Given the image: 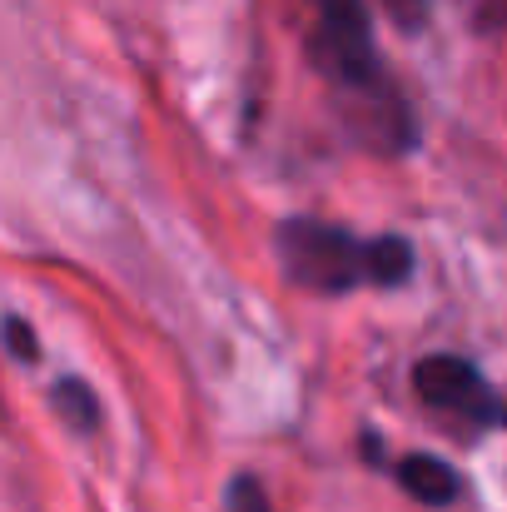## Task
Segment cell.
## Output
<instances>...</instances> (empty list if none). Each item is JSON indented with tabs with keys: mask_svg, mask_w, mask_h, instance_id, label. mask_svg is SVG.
<instances>
[{
	"mask_svg": "<svg viewBox=\"0 0 507 512\" xmlns=\"http://www.w3.org/2000/svg\"><path fill=\"white\" fill-rule=\"evenodd\" d=\"M309 5H314L309 65L334 100L343 135L378 160H408L423 145V120L378 55L368 5L363 0H309Z\"/></svg>",
	"mask_w": 507,
	"mask_h": 512,
	"instance_id": "6da1fadb",
	"label": "cell"
},
{
	"mask_svg": "<svg viewBox=\"0 0 507 512\" xmlns=\"http://www.w3.org/2000/svg\"><path fill=\"white\" fill-rule=\"evenodd\" d=\"M274 254L284 279L319 299H348L358 289H403L418 274V249L408 234H353L309 214H289L274 229Z\"/></svg>",
	"mask_w": 507,
	"mask_h": 512,
	"instance_id": "7a4b0ae2",
	"label": "cell"
},
{
	"mask_svg": "<svg viewBox=\"0 0 507 512\" xmlns=\"http://www.w3.org/2000/svg\"><path fill=\"white\" fill-rule=\"evenodd\" d=\"M413 393L443 418L453 438H493L503 428V398L463 353H428L413 363Z\"/></svg>",
	"mask_w": 507,
	"mask_h": 512,
	"instance_id": "3957f363",
	"label": "cell"
},
{
	"mask_svg": "<svg viewBox=\"0 0 507 512\" xmlns=\"http://www.w3.org/2000/svg\"><path fill=\"white\" fill-rule=\"evenodd\" d=\"M393 478H398V488L413 498V503H423V508H453L458 498H463V473L453 468V463H443L438 453H403L398 463H393Z\"/></svg>",
	"mask_w": 507,
	"mask_h": 512,
	"instance_id": "277c9868",
	"label": "cell"
},
{
	"mask_svg": "<svg viewBox=\"0 0 507 512\" xmlns=\"http://www.w3.org/2000/svg\"><path fill=\"white\" fill-rule=\"evenodd\" d=\"M50 408H55V413H60V418L75 428V433H85V438H90V433L100 428V418H105L100 393H95L85 378H75V373L50 383Z\"/></svg>",
	"mask_w": 507,
	"mask_h": 512,
	"instance_id": "5b68a950",
	"label": "cell"
},
{
	"mask_svg": "<svg viewBox=\"0 0 507 512\" xmlns=\"http://www.w3.org/2000/svg\"><path fill=\"white\" fill-rule=\"evenodd\" d=\"M224 512H274L264 478L259 473H234L229 488H224Z\"/></svg>",
	"mask_w": 507,
	"mask_h": 512,
	"instance_id": "8992f818",
	"label": "cell"
},
{
	"mask_svg": "<svg viewBox=\"0 0 507 512\" xmlns=\"http://www.w3.org/2000/svg\"><path fill=\"white\" fill-rule=\"evenodd\" d=\"M0 334H5V348H10L15 363H40V334H35V324H25L20 314H5L0 319Z\"/></svg>",
	"mask_w": 507,
	"mask_h": 512,
	"instance_id": "52a82bcc",
	"label": "cell"
},
{
	"mask_svg": "<svg viewBox=\"0 0 507 512\" xmlns=\"http://www.w3.org/2000/svg\"><path fill=\"white\" fill-rule=\"evenodd\" d=\"M383 10H388V20H393L403 35H418V30L428 25V0H383Z\"/></svg>",
	"mask_w": 507,
	"mask_h": 512,
	"instance_id": "ba28073f",
	"label": "cell"
},
{
	"mask_svg": "<svg viewBox=\"0 0 507 512\" xmlns=\"http://www.w3.org/2000/svg\"><path fill=\"white\" fill-rule=\"evenodd\" d=\"M358 443H363V453H368V468H388V458H383V443H378V433H363Z\"/></svg>",
	"mask_w": 507,
	"mask_h": 512,
	"instance_id": "9c48e42d",
	"label": "cell"
}]
</instances>
